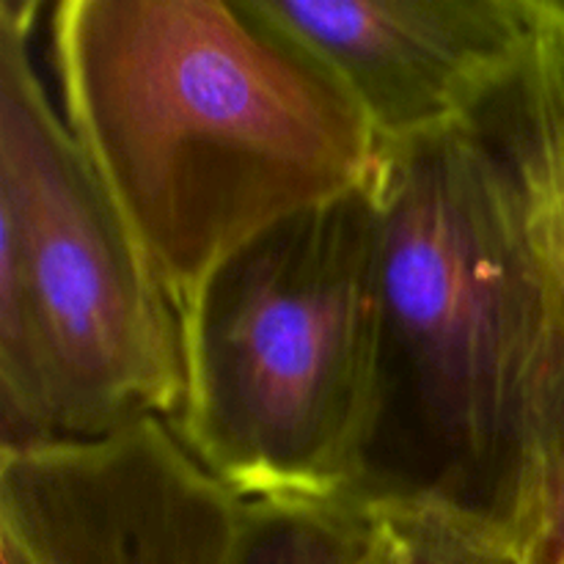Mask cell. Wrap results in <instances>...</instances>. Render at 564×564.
I'll use <instances>...</instances> for the list:
<instances>
[{"label":"cell","mask_w":564,"mask_h":564,"mask_svg":"<svg viewBox=\"0 0 564 564\" xmlns=\"http://www.w3.org/2000/svg\"><path fill=\"white\" fill-rule=\"evenodd\" d=\"M47 58L66 127L176 314L237 248L378 169L356 102L251 0H61Z\"/></svg>","instance_id":"1"},{"label":"cell","mask_w":564,"mask_h":564,"mask_svg":"<svg viewBox=\"0 0 564 564\" xmlns=\"http://www.w3.org/2000/svg\"><path fill=\"white\" fill-rule=\"evenodd\" d=\"M378 372L356 499L521 545L564 290L482 127L380 147ZM521 554V551H518Z\"/></svg>","instance_id":"2"},{"label":"cell","mask_w":564,"mask_h":564,"mask_svg":"<svg viewBox=\"0 0 564 564\" xmlns=\"http://www.w3.org/2000/svg\"><path fill=\"white\" fill-rule=\"evenodd\" d=\"M39 0H0V449L174 424L185 347L149 270L44 88Z\"/></svg>","instance_id":"3"},{"label":"cell","mask_w":564,"mask_h":564,"mask_svg":"<svg viewBox=\"0 0 564 564\" xmlns=\"http://www.w3.org/2000/svg\"><path fill=\"white\" fill-rule=\"evenodd\" d=\"M378 312L369 182L270 226L180 314V438L246 501L356 499Z\"/></svg>","instance_id":"4"},{"label":"cell","mask_w":564,"mask_h":564,"mask_svg":"<svg viewBox=\"0 0 564 564\" xmlns=\"http://www.w3.org/2000/svg\"><path fill=\"white\" fill-rule=\"evenodd\" d=\"M242 516L165 419L0 449V551L20 564H231Z\"/></svg>","instance_id":"5"},{"label":"cell","mask_w":564,"mask_h":564,"mask_svg":"<svg viewBox=\"0 0 564 564\" xmlns=\"http://www.w3.org/2000/svg\"><path fill=\"white\" fill-rule=\"evenodd\" d=\"M356 102L380 147L471 127L516 80L538 0H251Z\"/></svg>","instance_id":"6"},{"label":"cell","mask_w":564,"mask_h":564,"mask_svg":"<svg viewBox=\"0 0 564 564\" xmlns=\"http://www.w3.org/2000/svg\"><path fill=\"white\" fill-rule=\"evenodd\" d=\"M378 518L352 499L246 501L231 564H372Z\"/></svg>","instance_id":"7"},{"label":"cell","mask_w":564,"mask_h":564,"mask_svg":"<svg viewBox=\"0 0 564 564\" xmlns=\"http://www.w3.org/2000/svg\"><path fill=\"white\" fill-rule=\"evenodd\" d=\"M375 518V564H523L510 543L441 512L380 510Z\"/></svg>","instance_id":"8"},{"label":"cell","mask_w":564,"mask_h":564,"mask_svg":"<svg viewBox=\"0 0 564 564\" xmlns=\"http://www.w3.org/2000/svg\"><path fill=\"white\" fill-rule=\"evenodd\" d=\"M518 551L523 564H564V339L545 400L538 471Z\"/></svg>","instance_id":"9"},{"label":"cell","mask_w":564,"mask_h":564,"mask_svg":"<svg viewBox=\"0 0 564 564\" xmlns=\"http://www.w3.org/2000/svg\"><path fill=\"white\" fill-rule=\"evenodd\" d=\"M543 9L549 11L551 20L560 22V25L564 28V0H543Z\"/></svg>","instance_id":"10"},{"label":"cell","mask_w":564,"mask_h":564,"mask_svg":"<svg viewBox=\"0 0 564 564\" xmlns=\"http://www.w3.org/2000/svg\"><path fill=\"white\" fill-rule=\"evenodd\" d=\"M0 564H20L14 560V556H9V554H3V551H0Z\"/></svg>","instance_id":"11"},{"label":"cell","mask_w":564,"mask_h":564,"mask_svg":"<svg viewBox=\"0 0 564 564\" xmlns=\"http://www.w3.org/2000/svg\"><path fill=\"white\" fill-rule=\"evenodd\" d=\"M372 564H375V560H372Z\"/></svg>","instance_id":"12"}]
</instances>
